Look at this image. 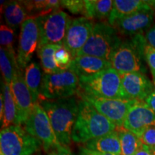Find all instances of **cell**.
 <instances>
[{"label":"cell","mask_w":155,"mask_h":155,"mask_svg":"<svg viewBox=\"0 0 155 155\" xmlns=\"http://www.w3.org/2000/svg\"><path fill=\"white\" fill-rule=\"evenodd\" d=\"M49 118L52 128L60 144L68 147L72 140L73 127L79 110V102L75 97L40 102Z\"/></svg>","instance_id":"cell-1"},{"label":"cell","mask_w":155,"mask_h":155,"mask_svg":"<svg viewBox=\"0 0 155 155\" xmlns=\"http://www.w3.org/2000/svg\"><path fill=\"white\" fill-rule=\"evenodd\" d=\"M78 104V114L72 132L73 141L86 144L116 130L114 124L86 101L81 99Z\"/></svg>","instance_id":"cell-2"},{"label":"cell","mask_w":155,"mask_h":155,"mask_svg":"<svg viewBox=\"0 0 155 155\" xmlns=\"http://www.w3.org/2000/svg\"><path fill=\"white\" fill-rule=\"evenodd\" d=\"M78 93L98 98L131 100L122 87L121 75L113 67L91 76L80 78Z\"/></svg>","instance_id":"cell-3"},{"label":"cell","mask_w":155,"mask_h":155,"mask_svg":"<svg viewBox=\"0 0 155 155\" xmlns=\"http://www.w3.org/2000/svg\"><path fill=\"white\" fill-rule=\"evenodd\" d=\"M147 42L144 35H137L122 41L112 58V67L119 74L141 73L146 74L144 49Z\"/></svg>","instance_id":"cell-4"},{"label":"cell","mask_w":155,"mask_h":155,"mask_svg":"<svg viewBox=\"0 0 155 155\" xmlns=\"http://www.w3.org/2000/svg\"><path fill=\"white\" fill-rule=\"evenodd\" d=\"M121 42L114 27L106 22H96L88 40L77 56L91 55L111 62Z\"/></svg>","instance_id":"cell-5"},{"label":"cell","mask_w":155,"mask_h":155,"mask_svg":"<svg viewBox=\"0 0 155 155\" xmlns=\"http://www.w3.org/2000/svg\"><path fill=\"white\" fill-rule=\"evenodd\" d=\"M41 144L19 125L1 130L0 150L2 155H32L40 150Z\"/></svg>","instance_id":"cell-6"},{"label":"cell","mask_w":155,"mask_h":155,"mask_svg":"<svg viewBox=\"0 0 155 155\" xmlns=\"http://www.w3.org/2000/svg\"><path fill=\"white\" fill-rule=\"evenodd\" d=\"M79 88V78L70 70L45 74L42 78L41 94L48 100L70 98L76 94Z\"/></svg>","instance_id":"cell-7"},{"label":"cell","mask_w":155,"mask_h":155,"mask_svg":"<svg viewBox=\"0 0 155 155\" xmlns=\"http://www.w3.org/2000/svg\"><path fill=\"white\" fill-rule=\"evenodd\" d=\"M36 21L40 31L38 48L47 45L63 46L64 39L71 21L67 13L58 9L48 15L36 17Z\"/></svg>","instance_id":"cell-8"},{"label":"cell","mask_w":155,"mask_h":155,"mask_svg":"<svg viewBox=\"0 0 155 155\" xmlns=\"http://www.w3.org/2000/svg\"><path fill=\"white\" fill-rule=\"evenodd\" d=\"M24 129L40 141L46 152L60 145L48 114L39 102L34 104L32 112L24 124Z\"/></svg>","instance_id":"cell-9"},{"label":"cell","mask_w":155,"mask_h":155,"mask_svg":"<svg viewBox=\"0 0 155 155\" xmlns=\"http://www.w3.org/2000/svg\"><path fill=\"white\" fill-rule=\"evenodd\" d=\"M82 100L91 104L98 112L106 116L116 128H123L128 112L131 106L138 101L127 99H111L90 96L78 93Z\"/></svg>","instance_id":"cell-10"},{"label":"cell","mask_w":155,"mask_h":155,"mask_svg":"<svg viewBox=\"0 0 155 155\" xmlns=\"http://www.w3.org/2000/svg\"><path fill=\"white\" fill-rule=\"evenodd\" d=\"M40 41V31L36 18L31 17L22 23L19 34L17 62L21 69H25L31 63L32 55Z\"/></svg>","instance_id":"cell-11"},{"label":"cell","mask_w":155,"mask_h":155,"mask_svg":"<svg viewBox=\"0 0 155 155\" xmlns=\"http://www.w3.org/2000/svg\"><path fill=\"white\" fill-rule=\"evenodd\" d=\"M94 23L85 17L71 19L63 42V47L76 57L92 33Z\"/></svg>","instance_id":"cell-12"},{"label":"cell","mask_w":155,"mask_h":155,"mask_svg":"<svg viewBox=\"0 0 155 155\" xmlns=\"http://www.w3.org/2000/svg\"><path fill=\"white\" fill-rule=\"evenodd\" d=\"M155 127V112L145 103L137 101L131 106L123 128L140 137L147 128Z\"/></svg>","instance_id":"cell-13"},{"label":"cell","mask_w":155,"mask_h":155,"mask_svg":"<svg viewBox=\"0 0 155 155\" xmlns=\"http://www.w3.org/2000/svg\"><path fill=\"white\" fill-rule=\"evenodd\" d=\"M10 88L17 106L18 125H24L35 103L25 83L22 70H19L15 75L10 83Z\"/></svg>","instance_id":"cell-14"},{"label":"cell","mask_w":155,"mask_h":155,"mask_svg":"<svg viewBox=\"0 0 155 155\" xmlns=\"http://www.w3.org/2000/svg\"><path fill=\"white\" fill-rule=\"evenodd\" d=\"M154 15V9L138 12L120 19L113 27L122 35L131 38L137 35H144L152 26Z\"/></svg>","instance_id":"cell-15"},{"label":"cell","mask_w":155,"mask_h":155,"mask_svg":"<svg viewBox=\"0 0 155 155\" xmlns=\"http://www.w3.org/2000/svg\"><path fill=\"white\" fill-rule=\"evenodd\" d=\"M121 85L126 95L131 100L144 101L154 90V85L141 73L120 74Z\"/></svg>","instance_id":"cell-16"},{"label":"cell","mask_w":155,"mask_h":155,"mask_svg":"<svg viewBox=\"0 0 155 155\" xmlns=\"http://www.w3.org/2000/svg\"><path fill=\"white\" fill-rule=\"evenodd\" d=\"M112 67L111 62L91 55H78L73 59L69 70L78 78L88 77Z\"/></svg>","instance_id":"cell-17"},{"label":"cell","mask_w":155,"mask_h":155,"mask_svg":"<svg viewBox=\"0 0 155 155\" xmlns=\"http://www.w3.org/2000/svg\"><path fill=\"white\" fill-rule=\"evenodd\" d=\"M148 1L141 0H114L108 23L114 26L116 22L138 12L152 9Z\"/></svg>","instance_id":"cell-18"},{"label":"cell","mask_w":155,"mask_h":155,"mask_svg":"<svg viewBox=\"0 0 155 155\" xmlns=\"http://www.w3.org/2000/svg\"><path fill=\"white\" fill-rule=\"evenodd\" d=\"M85 147L96 152L121 155V141L119 131L115 130L108 134L94 139L85 144Z\"/></svg>","instance_id":"cell-19"},{"label":"cell","mask_w":155,"mask_h":155,"mask_svg":"<svg viewBox=\"0 0 155 155\" xmlns=\"http://www.w3.org/2000/svg\"><path fill=\"white\" fill-rule=\"evenodd\" d=\"M24 78L27 86L32 95L34 103L44 100L41 94L42 82L43 75L42 74L40 65L35 61H32L25 69Z\"/></svg>","instance_id":"cell-20"},{"label":"cell","mask_w":155,"mask_h":155,"mask_svg":"<svg viewBox=\"0 0 155 155\" xmlns=\"http://www.w3.org/2000/svg\"><path fill=\"white\" fill-rule=\"evenodd\" d=\"M2 96L3 98V116L1 119L2 129L12 125H18L17 110L16 104L13 98L10 85L4 81L2 83Z\"/></svg>","instance_id":"cell-21"},{"label":"cell","mask_w":155,"mask_h":155,"mask_svg":"<svg viewBox=\"0 0 155 155\" xmlns=\"http://www.w3.org/2000/svg\"><path fill=\"white\" fill-rule=\"evenodd\" d=\"M4 17L7 26L12 29H17L25 21L30 18L21 1H12L6 4Z\"/></svg>","instance_id":"cell-22"},{"label":"cell","mask_w":155,"mask_h":155,"mask_svg":"<svg viewBox=\"0 0 155 155\" xmlns=\"http://www.w3.org/2000/svg\"><path fill=\"white\" fill-rule=\"evenodd\" d=\"M0 67L4 81L7 84L10 85L18 71L19 70H22L18 65L15 50H8L1 47Z\"/></svg>","instance_id":"cell-23"},{"label":"cell","mask_w":155,"mask_h":155,"mask_svg":"<svg viewBox=\"0 0 155 155\" xmlns=\"http://www.w3.org/2000/svg\"><path fill=\"white\" fill-rule=\"evenodd\" d=\"M111 0H86L85 17L88 19H108L113 8Z\"/></svg>","instance_id":"cell-24"},{"label":"cell","mask_w":155,"mask_h":155,"mask_svg":"<svg viewBox=\"0 0 155 155\" xmlns=\"http://www.w3.org/2000/svg\"><path fill=\"white\" fill-rule=\"evenodd\" d=\"M28 14H38L39 16L48 15L58 10L61 6V1L58 0H35V1H21Z\"/></svg>","instance_id":"cell-25"},{"label":"cell","mask_w":155,"mask_h":155,"mask_svg":"<svg viewBox=\"0 0 155 155\" xmlns=\"http://www.w3.org/2000/svg\"><path fill=\"white\" fill-rule=\"evenodd\" d=\"M61 46L59 45H47L38 48V56L41 63L42 68L45 74H50L61 71L56 65L55 53Z\"/></svg>","instance_id":"cell-26"},{"label":"cell","mask_w":155,"mask_h":155,"mask_svg":"<svg viewBox=\"0 0 155 155\" xmlns=\"http://www.w3.org/2000/svg\"><path fill=\"white\" fill-rule=\"evenodd\" d=\"M118 131L121 141V155H135L142 145L140 139L134 133L124 128L119 129Z\"/></svg>","instance_id":"cell-27"},{"label":"cell","mask_w":155,"mask_h":155,"mask_svg":"<svg viewBox=\"0 0 155 155\" xmlns=\"http://www.w3.org/2000/svg\"><path fill=\"white\" fill-rule=\"evenodd\" d=\"M73 56L63 46H61L55 53L56 65L60 70H69L73 61Z\"/></svg>","instance_id":"cell-28"},{"label":"cell","mask_w":155,"mask_h":155,"mask_svg":"<svg viewBox=\"0 0 155 155\" xmlns=\"http://www.w3.org/2000/svg\"><path fill=\"white\" fill-rule=\"evenodd\" d=\"M0 43L1 47L8 50H14V30L6 25H1L0 28Z\"/></svg>","instance_id":"cell-29"},{"label":"cell","mask_w":155,"mask_h":155,"mask_svg":"<svg viewBox=\"0 0 155 155\" xmlns=\"http://www.w3.org/2000/svg\"><path fill=\"white\" fill-rule=\"evenodd\" d=\"M61 6L67 9L73 15H82L85 16L86 7L85 1L83 0H63L61 1Z\"/></svg>","instance_id":"cell-30"},{"label":"cell","mask_w":155,"mask_h":155,"mask_svg":"<svg viewBox=\"0 0 155 155\" xmlns=\"http://www.w3.org/2000/svg\"><path fill=\"white\" fill-rule=\"evenodd\" d=\"M144 56L146 63L152 75L153 80L155 81V48L147 44L144 49Z\"/></svg>","instance_id":"cell-31"},{"label":"cell","mask_w":155,"mask_h":155,"mask_svg":"<svg viewBox=\"0 0 155 155\" xmlns=\"http://www.w3.org/2000/svg\"><path fill=\"white\" fill-rule=\"evenodd\" d=\"M142 144L149 148L155 147V127L147 128L139 137Z\"/></svg>","instance_id":"cell-32"},{"label":"cell","mask_w":155,"mask_h":155,"mask_svg":"<svg viewBox=\"0 0 155 155\" xmlns=\"http://www.w3.org/2000/svg\"><path fill=\"white\" fill-rule=\"evenodd\" d=\"M48 155H73V154L68 147L60 144L48 152Z\"/></svg>","instance_id":"cell-33"},{"label":"cell","mask_w":155,"mask_h":155,"mask_svg":"<svg viewBox=\"0 0 155 155\" xmlns=\"http://www.w3.org/2000/svg\"><path fill=\"white\" fill-rule=\"evenodd\" d=\"M144 36L147 44L155 48V23L147 30Z\"/></svg>","instance_id":"cell-34"},{"label":"cell","mask_w":155,"mask_h":155,"mask_svg":"<svg viewBox=\"0 0 155 155\" xmlns=\"http://www.w3.org/2000/svg\"><path fill=\"white\" fill-rule=\"evenodd\" d=\"M80 155H115L111 154H105V153H101L93 151L86 148L85 147H81L80 149Z\"/></svg>","instance_id":"cell-35"},{"label":"cell","mask_w":155,"mask_h":155,"mask_svg":"<svg viewBox=\"0 0 155 155\" xmlns=\"http://www.w3.org/2000/svg\"><path fill=\"white\" fill-rule=\"evenodd\" d=\"M145 103L155 112V89L144 101Z\"/></svg>","instance_id":"cell-36"},{"label":"cell","mask_w":155,"mask_h":155,"mask_svg":"<svg viewBox=\"0 0 155 155\" xmlns=\"http://www.w3.org/2000/svg\"><path fill=\"white\" fill-rule=\"evenodd\" d=\"M135 155H153L152 153L151 152L149 147H147L145 145L142 144L139 150L137 151Z\"/></svg>","instance_id":"cell-37"},{"label":"cell","mask_w":155,"mask_h":155,"mask_svg":"<svg viewBox=\"0 0 155 155\" xmlns=\"http://www.w3.org/2000/svg\"><path fill=\"white\" fill-rule=\"evenodd\" d=\"M150 5H151V7H152L153 9H155V1H148Z\"/></svg>","instance_id":"cell-38"},{"label":"cell","mask_w":155,"mask_h":155,"mask_svg":"<svg viewBox=\"0 0 155 155\" xmlns=\"http://www.w3.org/2000/svg\"><path fill=\"white\" fill-rule=\"evenodd\" d=\"M151 152L152 153L153 155H155V147H153V148H150Z\"/></svg>","instance_id":"cell-39"},{"label":"cell","mask_w":155,"mask_h":155,"mask_svg":"<svg viewBox=\"0 0 155 155\" xmlns=\"http://www.w3.org/2000/svg\"><path fill=\"white\" fill-rule=\"evenodd\" d=\"M154 86H155V81H154Z\"/></svg>","instance_id":"cell-40"},{"label":"cell","mask_w":155,"mask_h":155,"mask_svg":"<svg viewBox=\"0 0 155 155\" xmlns=\"http://www.w3.org/2000/svg\"><path fill=\"white\" fill-rule=\"evenodd\" d=\"M1 155H2V154H1Z\"/></svg>","instance_id":"cell-41"}]
</instances>
